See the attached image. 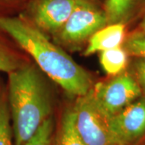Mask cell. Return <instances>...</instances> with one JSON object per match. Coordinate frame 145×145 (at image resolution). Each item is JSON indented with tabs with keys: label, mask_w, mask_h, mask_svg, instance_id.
Returning <instances> with one entry per match:
<instances>
[{
	"label": "cell",
	"mask_w": 145,
	"mask_h": 145,
	"mask_svg": "<svg viewBox=\"0 0 145 145\" xmlns=\"http://www.w3.org/2000/svg\"><path fill=\"white\" fill-rule=\"evenodd\" d=\"M0 31L27 52L40 71L70 95H85L93 80L62 48L20 16L0 15Z\"/></svg>",
	"instance_id": "obj_1"
},
{
	"label": "cell",
	"mask_w": 145,
	"mask_h": 145,
	"mask_svg": "<svg viewBox=\"0 0 145 145\" xmlns=\"http://www.w3.org/2000/svg\"><path fill=\"white\" fill-rule=\"evenodd\" d=\"M7 92L15 145H24L52 116L51 90L39 68L23 64L8 73Z\"/></svg>",
	"instance_id": "obj_2"
},
{
	"label": "cell",
	"mask_w": 145,
	"mask_h": 145,
	"mask_svg": "<svg viewBox=\"0 0 145 145\" xmlns=\"http://www.w3.org/2000/svg\"><path fill=\"white\" fill-rule=\"evenodd\" d=\"M72 107L75 128L85 145H119L111 129V116L97 103L92 89L78 97Z\"/></svg>",
	"instance_id": "obj_3"
},
{
	"label": "cell",
	"mask_w": 145,
	"mask_h": 145,
	"mask_svg": "<svg viewBox=\"0 0 145 145\" xmlns=\"http://www.w3.org/2000/svg\"><path fill=\"white\" fill-rule=\"evenodd\" d=\"M107 24L103 9L99 8L91 0H82L52 39L61 48H77L88 42L96 31Z\"/></svg>",
	"instance_id": "obj_4"
},
{
	"label": "cell",
	"mask_w": 145,
	"mask_h": 145,
	"mask_svg": "<svg viewBox=\"0 0 145 145\" xmlns=\"http://www.w3.org/2000/svg\"><path fill=\"white\" fill-rule=\"evenodd\" d=\"M92 92L99 106L111 117L143 96L135 77L127 70L95 84Z\"/></svg>",
	"instance_id": "obj_5"
},
{
	"label": "cell",
	"mask_w": 145,
	"mask_h": 145,
	"mask_svg": "<svg viewBox=\"0 0 145 145\" xmlns=\"http://www.w3.org/2000/svg\"><path fill=\"white\" fill-rule=\"evenodd\" d=\"M82 0H29L20 16L47 36H53Z\"/></svg>",
	"instance_id": "obj_6"
},
{
	"label": "cell",
	"mask_w": 145,
	"mask_h": 145,
	"mask_svg": "<svg viewBox=\"0 0 145 145\" xmlns=\"http://www.w3.org/2000/svg\"><path fill=\"white\" fill-rule=\"evenodd\" d=\"M110 126L119 145H138L145 138V96L111 117Z\"/></svg>",
	"instance_id": "obj_7"
},
{
	"label": "cell",
	"mask_w": 145,
	"mask_h": 145,
	"mask_svg": "<svg viewBox=\"0 0 145 145\" xmlns=\"http://www.w3.org/2000/svg\"><path fill=\"white\" fill-rule=\"evenodd\" d=\"M126 36V24L124 23L109 24L96 31L89 39L84 55L90 56L96 52L122 47Z\"/></svg>",
	"instance_id": "obj_8"
},
{
	"label": "cell",
	"mask_w": 145,
	"mask_h": 145,
	"mask_svg": "<svg viewBox=\"0 0 145 145\" xmlns=\"http://www.w3.org/2000/svg\"><path fill=\"white\" fill-rule=\"evenodd\" d=\"M54 145H85L75 128L72 106L63 112L58 127L55 130Z\"/></svg>",
	"instance_id": "obj_9"
},
{
	"label": "cell",
	"mask_w": 145,
	"mask_h": 145,
	"mask_svg": "<svg viewBox=\"0 0 145 145\" xmlns=\"http://www.w3.org/2000/svg\"><path fill=\"white\" fill-rule=\"evenodd\" d=\"M129 57L122 46L99 52V61L104 72L114 77L127 70Z\"/></svg>",
	"instance_id": "obj_10"
},
{
	"label": "cell",
	"mask_w": 145,
	"mask_h": 145,
	"mask_svg": "<svg viewBox=\"0 0 145 145\" xmlns=\"http://www.w3.org/2000/svg\"><path fill=\"white\" fill-rule=\"evenodd\" d=\"M138 0H106L103 10L109 24L124 23L131 16Z\"/></svg>",
	"instance_id": "obj_11"
},
{
	"label": "cell",
	"mask_w": 145,
	"mask_h": 145,
	"mask_svg": "<svg viewBox=\"0 0 145 145\" xmlns=\"http://www.w3.org/2000/svg\"><path fill=\"white\" fill-rule=\"evenodd\" d=\"M0 145H15L7 92L0 90Z\"/></svg>",
	"instance_id": "obj_12"
},
{
	"label": "cell",
	"mask_w": 145,
	"mask_h": 145,
	"mask_svg": "<svg viewBox=\"0 0 145 145\" xmlns=\"http://www.w3.org/2000/svg\"><path fill=\"white\" fill-rule=\"evenodd\" d=\"M54 136L55 122L53 116H51L24 145H54Z\"/></svg>",
	"instance_id": "obj_13"
},
{
	"label": "cell",
	"mask_w": 145,
	"mask_h": 145,
	"mask_svg": "<svg viewBox=\"0 0 145 145\" xmlns=\"http://www.w3.org/2000/svg\"><path fill=\"white\" fill-rule=\"evenodd\" d=\"M123 47L130 57L145 58V31L138 30L126 36Z\"/></svg>",
	"instance_id": "obj_14"
},
{
	"label": "cell",
	"mask_w": 145,
	"mask_h": 145,
	"mask_svg": "<svg viewBox=\"0 0 145 145\" xmlns=\"http://www.w3.org/2000/svg\"><path fill=\"white\" fill-rule=\"evenodd\" d=\"M23 65L17 54L0 41V72H12Z\"/></svg>",
	"instance_id": "obj_15"
},
{
	"label": "cell",
	"mask_w": 145,
	"mask_h": 145,
	"mask_svg": "<svg viewBox=\"0 0 145 145\" xmlns=\"http://www.w3.org/2000/svg\"><path fill=\"white\" fill-rule=\"evenodd\" d=\"M131 72L139 84L143 95L145 96V58L135 57L131 65Z\"/></svg>",
	"instance_id": "obj_16"
},
{
	"label": "cell",
	"mask_w": 145,
	"mask_h": 145,
	"mask_svg": "<svg viewBox=\"0 0 145 145\" xmlns=\"http://www.w3.org/2000/svg\"><path fill=\"white\" fill-rule=\"evenodd\" d=\"M29 0H0V14L1 11L18 8L26 4Z\"/></svg>",
	"instance_id": "obj_17"
},
{
	"label": "cell",
	"mask_w": 145,
	"mask_h": 145,
	"mask_svg": "<svg viewBox=\"0 0 145 145\" xmlns=\"http://www.w3.org/2000/svg\"><path fill=\"white\" fill-rule=\"evenodd\" d=\"M140 29L142 31H145V12L144 14V16L142 17V20L140 24Z\"/></svg>",
	"instance_id": "obj_18"
}]
</instances>
